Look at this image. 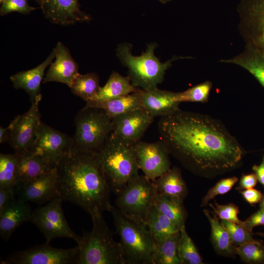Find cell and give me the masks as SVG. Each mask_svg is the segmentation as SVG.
I'll return each mask as SVG.
<instances>
[{
    "mask_svg": "<svg viewBox=\"0 0 264 264\" xmlns=\"http://www.w3.org/2000/svg\"><path fill=\"white\" fill-rule=\"evenodd\" d=\"M35 0L37 2H38L40 5L43 0Z\"/></svg>",
    "mask_w": 264,
    "mask_h": 264,
    "instance_id": "7dc6e473",
    "label": "cell"
},
{
    "mask_svg": "<svg viewBox=\"0 0 264 264\" xmlns=\"http://www.w3.org/2000/svg\"><path fill=\"white\" fill-rule=\"evenodd\" d=\"M238 181L236 176L223 178L210 188L202 199L201 206L207 205L209 202L218 195L224 194L230 191Z\"/></svg>",
    "mask_w": 264,
    "mask_h": 264,
    "instance_id": "8d00e7d4",
    "label": "cell"
},
{
    "mask_svg": "<svg viewBox=\"0 0 264 264\" xmlns=\"http://www.w3.org/2000/svg\"><path fill=\"white\" fill-rule=\"evenodd\" d=\"M252 170L255 172L258 180L264 187V157L259 165H254L253 166Z\"/></svg>",
    "mask_w": 264,
    "mask_h": 264,
    "instance_id": "ee69618b",
    "label": "cell"
},
{
    "mask_svg": "<svg viewBox=\"0 0 264 264\" xmlns=\"http://www.w3.org/2000/svg\"><path fill=\"white\" fill-rule=\"evenodd\" d=\"M55 48V59L49 65L43 83L55 82L70 88L80 74L78 65L72 57L69 49L62 43L58 42Z\"/></svg>",
    "mask_w": 264,
    "mask_h": 264,
    "instance_id": "ac0fdd59",
    "label": "cell"
},
{
    "mask_svg": "<svg viewBox=\"0 0 264 264\" xmlns=\"http://www.w3.org/2000/svg\"><path fill=\"white\" fill-rule=\"evenodd\" d=\"M178 93L157 88L141 90L142 106L154 118L167 115L179 109Z\"/></svg>",
    "mask_w": 264,
    "mask_h": 264,
    "instance_id": "ffe728a7",
    "label": "cell"
},
{
    "mask_svg": "<svg viewBox=\"0 0 264 264\" xmlns=\"http://www.w3.org/2000/svg\"><path fill=\"white\" fill-rule=\"evenodd\" d=\"M244 199L250 204H254L261 202L263 195L255 189L250 188L240 191Z\"/></svg>",
    "mask_w": 264,
    "mask_h": 264,
    "instance_id": "b9f144b4",
    "label": "cell"
},
{
    "mask_svg": "<svg viewBox=\"0 0 264 264\" xmlns=\"http://www.w3.org/2000/svg\"><path fill=\"white\" fill-rule=\"evenodd\" d=\"M221 223L228 231L233 244L236 246L257 241L253 237L252 232L242 225L225 220Z\"/></svg>",
    "mask_w": 264,
    "mask_h": 264,
    "instance_id": "d590c367",
    "label": "cell"
},
{
    "mask_svg": "<svg viewBox=\"0 0 264 264\" xmlns=\"http://www.w3.org/2000/svg\"><path fill=\"white\" fill-rule=\"evenodd\" d=\"M158 0L162 3H167L168 2L172 1V0Z\"/></svg>",
    "mask_w": 264,
    "mask_h": 264,
    "instance_id": "bcb514c9",
    "label": "cell"
},
{
    "mask_svg": "<svg viewBox=\"0 0 264 264\" xmlns=\"http://www.w3.org/2000/svg\"><path fill=\"white\" fill-rule=\"evenodd\" d=\"M157 193L184 200L188 190L180 169L176 167L170 168L167 172L153 181Z\"/></svg>",
    "mask_w": 264,
    "mask_h": 264,
    "instance_id": "d4e9b609",
    "label": "cell"
},
{
    "mask_svg": "<svg viewBox=\"0 0 264 264\" xmlns=\"http://www.w3.org/2000/svg\"><path fill=\"white\" fill-rule=\"evenodd\" d=\"M258 179L255 173L243 175L241 178L239 187L237 189L243 190L252 188L257 183Z\"/></svg>",
    "mask_w": 264,
    "mask_h": 264,
    "instance_id": "7bdbcfd3",
    "label": "cell"
},
{
    "mask_svg": "<svg viewBox=\"0 0 264 264\" xmlns=\"http://www.w3.org/2000/svg\"><path fill=\"white\" fill-rule=\"evenodd\" d=\"M73 147L72 137L41 122L35 142L30 151L56 166Z\"/></svg>",
    "mask_w": 264,
    "mask_h": 264,
    "instance_id": "4fadbf2b",
    "label": "cell"
},
{
    "mask_svg": "<svg viewBox=\"0 0 264 264\" xmlns=\"http://www.w3.org/2000/svg\"><path fill=\"white\" fill-rule=\"evenodd\" d=\"M220 62L241 66L253 75L264 87V52L252 46L245 45L243 51L230 59Z\"/></svg>",
    "mask_w": 264,
    "mask_h": 264,
    "instance_id": "cb8c5ba5",
    "label": "cell"
},
{
    "mask_svg": "<svg viewBox=\"0 0 264 264\" xmlns=\"http://www.w3.org/2000/svg\"><path fill=\"white\" fill-rule=\"evenodd\" d=\"M212 87L210 81H205L178 93V99L183 102L205 103L208 101Z\"/></svg>",
    "mask_w": 264,
    "mask_h": 264,
    "instance_id": "e575fe53",
    "label": "cell"
},
{
    "mask_svg": "<svg viewBox=\"0 0 264 264\" xmlns=\"http://www.w3.org/2000/svg\"><path fill=\"white\" fill-rule=\"evenodd\" d=\"M154 118L143 108L127 112L112 119V132L126 143L134 145L140 140Z\"/></svg>",
    "mask_w": 264,
    "mask_h": 264,
    "instance_id": "9a60e30c",
    "label": "cell"
},
{
    "mask_svg": "<svg viewBox=\"0 0 264 264\" xmlns=\"http://www.w3.org/2000/svg\"><path fill=\"white\" fill-rule=\"evenodd\" d=\"M42 99L31 103L29 109L12 120L13 126L8 133V142L14 152L30 151L35 142L41 122L39 105Z\"/></svg>",
    "mask_w": 264,
    "mask_h": 264,
    "instance_id": "7c38bea8",
    "label": "cell"
},
{
    "mask_svg": "<svg viewBox=\"0 0 264 264\" xmlns=\"http://www.w3.org/2000/svg\"><path fill=\"white\" fill-rule=\"evenodd\" d=\"M17 198L39 205L47 203L58 196L56 168L36 179L15 187Z\"/></svg>",
    "mask_w": 264,
    "mask_h": 264,
    "instance_id": "2e32d148",
    "label": "cell"
},
{
    "mask_svg": "<svg viewBox=\"0 0 264 264\" xmlns=\"http://www.w3.org/2000/svg\"><path fill=\"white\" fill-rule=\"evenodd\" d=\"M179 238L178 232L154 241L153 264H182L178 254Z\"/></svg>",
    "mask_w": 264,
    "mask_h": 264,
    "instance_id": "83f0119b",
    "label": "cell"
},
{
    "mask_svg": "<svg viewBox=\"0 0 264 264\" xmlns=\"http://www.w3.org/2000/svg\"><path fill=\"white\" fill-rule=\"evenodd\" d=\"M139 89L132 84L129 76H123L118 72L113 71L106 84L100 87L97 94L91 101L112 99L136 92Z\"/></svg>",
    "mask_w": 264,
    "mask_h": 264,
    "instance_id": "4316f807",
    "label": "cell"
},
{
    "mask_svg": "<svg viewBox=\"0 0 264 264\" xmlns=\"http://www.w3.org/2000/svg\"><path fill=\"white\" fill-rule=\"evenodd\" d=\"M178 254L182 264H203L202 258L185 226L180 229Z\"/></svg>",
    "mask_w": 264,
    "mask_h": 264,
    "instance_id": "d6a6232c",
    "label": "cell"
},
{
    "mask_svg": "<svg viewBox=\"0 0 264 264\" xmlns=\"http://www.w3.org/2000/svg\"><path fill=\"white\" fill-rule=\"evenodd\" d=\"M100 87L98 75L95 72H89L85 74H79L70 88L73 94L87 102L94 99Z\"/></svg>",
    "mask_w": 264,
    "mask_h": 264,
    "instance_id": "4dcf8cb0",
    "label": "cell"
},
{
    "mask_svg": "<svg viewBox=\"0 0 264 264\" xmlns=\"http://www.w3.org/2000/svg\"><path fill=\"white\" fill-rule=\"evenodd\" d=\"M141 89L129 94L105 101H90L85 107L102 109L112 119L127 112L143 108L141 103Z\"/></svg>",
    "mask_w": 264,
    "mask_h": 264,
    "instance_id": "603a6c76",
    "label": "cell"
},
{
    "mask_svg": "<svg viewBox=\"0 0 264 264\" xmlns=\"http://www.w3.org/2000/svg\"><path fill=\"white\" fill-rule=\"evenodd\" d=\"M262 225H264V208L261 207L259 210L244 221L242 225L252 232L254 227Z\"/></svg>",
    "mask_w": 264,
    "mask_h": 264,
    "instance_id": "60d3db41",
    "label": "cell"
},
{
    "mask_svg": "<svg viewBox=\"0 0 264 264\" xmlns=\"http://www.w3.org/2000/svg\"><path fill=\"white\" fill-rule=\"evenodd\" d=\"M15 188H0V213L16 199Z\"/></svg>",
    "mask_w": 264,
    "mask_h": 264,
    "instance_id": "ab89813d",
    "label": "cell"
},
{
    "mask_svg": "<svg viewBox=\"0 0 264 264\" xmlns=\"http://www.w3.org/2000/svg\"><path fill=\"white\" fill-rule=\"evenodd\" d=\"M55 56L56 50L54 48L47 58L36 67L19 72L10 77L16 89H23L28 93L31 103L38 99H42L40 86L44 77V71Z\"/></svg>",
    "mask_w": 264,
    "mask_h": 264,
    "instance_id": "d6986e66",
    "label": "cell"
},
{
    "mask_svg": "<svg viewBox=\"0 0 264 264\" xmlns=\"http://www.w3.org/2000/svg\"><path fill=\"white\" fill-rule=\"evenodd\" d=\"M99 154L106 180L115 194L139 175L134 145L126 143L112 132Z\"/></svg>",
    "mask_w": 264,
    "mask_h": 264,
    "instance_id": "277c9868",
    "label": "cell"
},
{
    "mask_svg": "<svg viewBox=\"0 0 264 264\" xmlns=\"http://www.w3.org/2000/svg\"><path fill=\"white\" fill-rule=\"evenodd\" d=\"M58 196L79 206L90 216L109 211L111 189L99 153L74 147L56 167Z\"/></svg>",
    "mask_w": 264,
    "mask_h": 264,
    "instance_id": "7a4b0ae2",
    "label": "cell"
},
{
    "mask_svg": "<svg viewBox=\"0 0 264 264\" xmlns=\"http://www.w3.org/2000/svg\"><path fill=\"white\" fill-rule=\"evenodd\" d=\"M156 194L153 181L139 175L117 194L115 206L128 217L145 223Z\"/></svg>",
    "mask_w": 264,
    "mask_h": 264,
    "instance_id": "ba28073f",
    "label": "cell"
},
{
    "mask_svg": "<svg viewBox=\"0 0 264 264\" xmlns=\"http://www.w3.org/2000/svg\"><path fill=\"white\" fill-rule=\"evenodd\" d=\"M139 169L152 181L171 168L169 153L162 141L152 143L140 140L134 145Z\"/></svg>",
    "mask_w": 264,
    "mask_h": 264,
    "instance_id": "5bb4252c",
    "label": "cell"
},
{
    "mask_svg": "<svg viewBox=\"0 0 264 264\" xmlns=\"http://www.w3.org/2000/svg\"><path fill=\"white\" fill-rule=\"evenodd\" d=\"M92 228L83 231L77 243L79 257L77 264H125L120 242L107 224L102 213L91 216Z\"/></svg>",
    "mask_w": 264,
    "mask_h": 264,
    "instance_id": "3957f363",
    "label": "cell"
},
{
    "mask_svg": "<svg viewBox=\"0 0 264 264\" xmlns=\"http://www.w3.org/2000/svg\"><path fill=\"white\" fill-rule=\"evenodd\" d=\"M40 6L46 19L60 25L88 22L91 20L88 14L81 10L78 0H43Z\"/></svg>",
    "mask_w": 264,
    "mask_h": 264,
    "instance_id": "e0dca14e",
    "label": "cell"
},
{
    "mask_svg": "<svg viewBox=\"0 0 264 264\" xmlns=\"http://www.w3.org/2000/svg\"><path fill=\"white\" fill-rule=\"evenodd\" d=\"M14 153L17 155L18 166L16 186L30 182L56 168L55 165L30 151Z\"/></svg>",
    "mask_w": 264,
    "mask_h": 264,
    "instance_id": "44dd1931",
    "label": "cell"
},
{
    "mask_svg": "<svg viewBox=\"0 0 264 264\" xmlns=\"http://www.w3.org/2000/svg\"><path fill=\"white\" fill-rule=\"evenodd\" d=\"M154 206L161 213L173 221L181 229L185 227L188 214L183 199L160 194L156 192Z\"/></svg>",
    "mask_w": 264,
    "mask_h": 264,
    "instance_id": "f1b7e54d",
    "label": "cell"
},
{
    "mask_svg": "<svg viewBox=\"0 0 264 264\" xmlns=\"http://www.w3.org/2000/svg\"><path fill=\"white\" fill-rule=\"evenodd\" d=\"M36 9L29 6L27 0H5L1 3L0 14L4 16L13 12L28 14Z\"/></svg>",
    "mask_w": 264,
    "mask_h": 264,
    "instance_id": "f35d334b",
    "label": "cell"
},
{
    "mask_svg": "<svg viewBox=\"0 0 264 264\" xmlns=\"http://www.w3.org/2000/svg\"><path fill=\"white\" fill-rule=\"evenodd\" d=\"M157 46L155 43H150L146 51L138 56L132 54V45L129 43L120 44L116 50L119 60L128 68V76L132 84L144 91L157 88V85L163 82L166 70L176 59L174 58L161 62L154 54Z\"/></svg>",
    "mask_w": 264,
    "mask_h": 264,
    "instance_id": "5b68a950",
    "label": "cell"
},
{
    "mask_svg": "<svg viewBox=\"0 0 264 264\" xmlns=\"http://www.w3.org/2000/svg\"><path fill=\"white\" fill-rule=\"evenodd\" d=\"M78 246L68 249L52 247L45 242L24 250L16 251L1 261L2 264H77Z\"/></svg>",
    "mask_w": 264,
    "mask_h": 264,
    "instance_id": "30bf717a",
    "label": "cell"
},
{
    "mask_svg": "<svg viewBox=\"0 0 264 264\" xmlns=\"http://www.w3.org/2000/svg\"><path fill=\"white\" fill-rule=\"evenodd\" d=\"M18 166L15 153L0 154V188H15L17 184Z\"/></svg>",
    "mask_w": 264,
    "mask_h": 264,
    "instance_id": "1f68e13d",
    "label": "cell"
},
{
    "mask_svg": "<svg viewBox=\"0 0 264 264\" xmlns=\"http://www.w3.org/2000/svg\"><path fill=\"white\" fill-rule=\"evenodd\" d=\"M236 254L243 262L249 264H264V245L258 241L236 246Z\"/></svg>",
    "mask_w": 264,
    "mask_h": 264,
    "instance_id": "836d02e7",
    "label": "cell"
},
{
    "mask_svg": "<svg viewBox=\"0 0 264 264\" xmlns=\"http://www.w3.org/2000/svg\"><path fill=\"white\" fill-rule=\"evenodd\" d=\"M203 211L210 224L211 241L216 252L219 255L227 257L237 254L236 246L217 215L212 214L207 209Z\"/></svg>",
    "mask_w": 264,
    "mask_h": 264,
    "instance_id": "484cf974",
    "label": "cell"
},
{
    "mask_svg": "<svg viewBox=\"0 0 264 264\" xmlns=\"http://www.w3.org/2000/svg\"><path fill=\"white\" fill-rule=\"evenodd\" d=\"M63 201L57 196L45 205L37 208L32 212L30 222L38 228L46 242L66 238L78 243L81 236L75 233L68 224L62 209Z\"/></svg>",
    "mask_w": 264,
    "mask_h": 264,
    "instance_id": "9c48e42d",
    "label": "cell"
},
{
    "mask_svg": "<svg viewBox=\"0 0 264 264\" xmlns=\"http://www.w3.org/2000/svg\"><path fill=\"white\" fill-rule=\"evenodd\" d=\"M145 223L154 241L180 232L181 229L173 221L158 211L154 205L150 210Z\"/></svg>",
    "mask_w": 264,
    "mask_h": 264,
    "instance_id": "f546056e",
    "label": "cell"
},
{
    "mask_svg": "<svg viewBox=\"0 0 264 264\" xmlns=\"http://www.w3.org/2000/svg\"><path fill=\"white\" fill-rule=\"evenodd\" d=\"M116 233L120 239L125 264H153L154 243L145 223L126 216L115 206H111Z\"/></svg>",
    "mask_w": 264,
    "mask_h": 264,
    "instance_id": "8992f818",
    "label": "cell"
},
{
    "mask_svg": "<svg viewBox=\"0 0 264 264\" xmlns=\"http://www.w3.org/2000/svg\"><path fill=\"white\" fill-rule=\"evenodd\" d=\"M32 210L29 202L18 198L0 213V235L8 241L15 230L25 222L30 221Z\"/></svg>",
    "mask_w": 264,
    "mask_h": 264,
    "instance_id": "7402d4cb",
    "label": "cell"
},
{
    "mask_svg": "<svg viewBox=\"0 0 264 264\" xmlns=\"http://www.w3.org/2000/svg\"><path fill=\"white\" fill-rule=\"evenodd\" d=\"M5 0H0V4L3 2L4 1H5Z\"/></svg>",
    "mask_w": 264,
    "mask_h": 264,
    "instance_id": "c3c4849f",
    "label": "cell"
},
{
    "mask_svg": "<svg viewBox=\"0 0 264 264\" xmlns=\"http://www.w3.org/2000/svg\"><path fill=\"white\" fill-rule=\"evenodd\" d=\"M73 147L99 153L112 132V119L101 109L85 107L76 114Z\"/></svg>",
    "mask_w": 264,
    "mask_h": 264,
    "instance_id": "52a82bcc",
    "label": "cell"
},
{
    "mask_svg": "<svg viewBox=\"0 0 264 264\" xmlns=\"http://www.w3.org/2000/svg\"><path fill=\"white\" fill-rule=\"evenodd\" d=\"M210 206L212 208L215 214L221 220H225L229 221L242 225L243 221L241 220L238 218L239 213V207L233 203L227 204H218L216 201L215 204L210 203Z\"/></svg>",
    "mask_w": 264,
    "mask_h": 264,
    "instance_id": "74e56055",
    "label": "cell"
},
{
    "mask_svg": "<svg viewBox=\"0 0 264 264\" xmlns=\"http://www.w3.org/2000/svg\"><path fill=\"white\" fill-rule=\"evenodd\" d=\"M237 10L245 45L264 52V0H240Z\"/></svg>",
    "mask_w": 264,
    "mask_h": 264,
    "instance_id": "8fae6325",
    "label": "cell"
},
{
    "mask_svg": "<svg viewBox=\"0 0 264 264\" xmlns=\"http://www.w3.org/2000/svg\"><path fill=\"white\" fill-rule=\"evenodd\" d=\"M160 140L170 154L195 175L213 178L234 169L244 151L220 120L178 109L160 117Z\"/></svg>",
    "mask_w": 264,
    "mask_h": 264,
    "instance_id": "6da1fadb",
    "label": "cell"
},
{
    "mask_svg": "<svg viewBox=\"0 0 264 264\" xmlns=\"http://www.w3.org/2000/svg\"><path fill=\"white\" fill-rule=\"evenodd\" d=\"M13 126V122L11 121L9 125L6 128L0 127V143L8 142V133Z\"/></svg>",
    "mask_w": 264,
    "mask_h": 264,
    "instance_id": "f6af8a7d",
    "label": "cell"
}]
</instances>
